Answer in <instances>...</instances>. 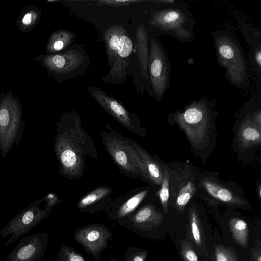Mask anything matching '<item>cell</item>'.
I'll return each mask as SVG.
<instances>
[{"mask_svg": "<svg viewBox=\"0 0 261 261\" xmlns=\"http://www.w3.org/2000/svg\"><path fill=\"white\" fill-rule=\"evenodd\" d=\"M54 150L59 174L69 180L83 177L87 157L98 159L94 142L82 127L75 110L62 113L57 122Z\"/></svg>", "mask_w": 261, "mask_h": 261, "instance_id": "cell-1", "label": "cell"}, {"mask_svg": "<svg viewBox=\"0 0 261 261\" xmlns=\"http://www.w3.org/2000/svg\"><path fill=\"white\" fill-rule=\"evenodd\" d=\"M100 136L106 150L123 174L148 180L145 168L130 138L122 136L109 124L100 132Z\"/></svg>", "mask_w": 261, "mask_h": 261, "instance_id": "cell-2", "label": "cell"}, {"mask_svg": "<svg viewBox=\"0 0 261 261\" xmlns=\"http://www.w3.org/2000/svg\"><path fill=\"white\" fill-rule=\"evenodd\" d=\"M214 39L218 62L226 69L229 80L236 86H244L248 72L246 61L239 46L226 33H216Z\"/></svg>", "mask_w": 261, "mask_h": 261, "instance_id": "cell-3", "label": "cell"}, {"mask_svg": "<svg viewBox=\"0 0 261 261\" xmlns=\"http://www.w3.org/2000/svg\"><path fill=\"white\" fill-rule=\"evenodd\" d=\"M44 63L59 82L83 75L90 64V58L84 45L74 44L60 53L47 56Z\"/></svg>", "mask_w": 261, "mask_h": 261, "instance_id": "cell-4", "label": "cell"}, {"mask_svg": "<svg viewBox=\"0 0 261 261\" xmlns=\"http://www.w3.org/2000/svg\"><path fill=\"white\" fill-rule=\"evenodd\" d=\"M212 112L205 100L194 102L175 115V120L193 145H203L207 138Z\"/></svg>", "mask_w": 261, "mask_h": 261, "instance_id": "cell-5", "label": "cell"}, {"mask_svg": "<svg viewBox=\"0 0 261 261\" xmlns=\"http://www.w3.org/2000/svg\"><path fill=\"white\" fill-rule=\"evenodd\" d=\"M24 123L18 105L5 101L0 105V154L5 158L14 144L18 146L23 138Z\"/></svg>", "mask_w": 261, "mask_h": 261, "instance_id": "cell-6", "label": "cell"}, {"mask_svg": "<svg viewBox=\"0 0 261 261\" xmlns=\"http://www.w3.org/2000/svg\"><path fill=\"white\" fill-rule=\"evenodd\" d=\"M44 199L34 201L12 218L0 230L1 237H9L5 243L7 246L36 226L52 211L46 204L44 209L39 207Z\"/></svg>", "mask_w": 261, "mask_h": 261, "instance_id": "cell-7", "label": "cell"}, {"mask_svg": "<svg viewBox=\"0 0 261 261\" xmlns=\"http://www.w3.org/2000/svg\"><path fill=\"white\" fill-rule=\"evenodd\" d=\"M190 20V17L181 9L170 8L152 12L149 23L163 33L184 42L192 38L191 29L188 27Z\"/></svg>", "mask_w": 261, "mask_h": 261, "instance_id": "cell-8", "label": "cell"}, {"mask_svg": "<svg viewBox=\"0 0 261 261\" xmlns=\"http://www.w3.org/2000/svg\"><path fill=\"white\" fill-rule=\"evenodd\" d=\"M148 72L155 97L160 100L169 85L170 67L165 52L154 36L150 38Z\"/></svg>", "mask_w": 261, "mask_h": 261, "instance_id": "cell-9", "label": "cell"}, {"mask_svg": "<svg viewBox=\"0 0 261 261\" xmlns=\"http://www.w3.org/2000/svg\"><path fill=\"white\" fill-rule=\"evenodd\" d=\"M90 95L97 103L121 125L132 133L144 137V128L135 113L130 112L120 102L109 95L100 88L90 86L87 88Z\"/></svg>", "mask_w": 261, "mask_h": 261, "instance_id": "cell-10", "label": "cell"}, {"mask_svg": "<svg viewBox=\"0 0 261 261\" xmlns=\"http://www.w3.org/2000/svg\"><path fill=\"white\" fill-rule=\"evenodd\" d=\"M46 233L23 237L6 257V261H41L48 242Z\"/></svg>", "mask_w": 261, "mask_h": 261, "instance_id": "cell-11", "label": "cell"}, {"mask_svg": "<svg viewBox=\"0 0 261 261\" xmlns=\"http://www.w3.org/2000/svg\"><path fill=\"white\" fill-rule=\"evenodd\" d=\"M133 49V42L126 30L120 37L115 59L108 73L102 77L103 82L116 84L125 82Z\"/></svg>", "mask_w": 261, "mask_h": 261, "instance_id": "cell-12", "label": "cell"}, {"mask_svg": "<svg viewBox=\"0 0 261 261\" xmlns=\"http://www.w3.org/2000/svg\"><path fill=\"white\" fill-rule=\"evenodd\" d=\"M75 238L89 252L96 255L106 247L110 234L101 226L93 225L81 229Z\"/></svg>", "mask_w": 261, "mask_h": 261, "instance_id": "cell-13", "label": "cell"}, {"mask_svg": "<svg viewBox=\"0 0 261 261\" xmlns=\"http://www.w3.org/2000/svg\"><path fill=\"white\" fill-rule=\"evenodd\" d=\"M201 185L207 193L218 201L225 204L240 206L245 205L244 200L231 189L211 179H204Z\"/></svg>", "mask_w": 261, "mask_h": 261, "instance_id": "cell-14", "label": "cell"}, {"mask_svg": "<svg viewBox=\"0 0 261 261\" xmlns=\"http://www.w3.org/2000/svg\"><path fill=\"white\" fill-rule=\"evenodd\" d=\"M196 191V187L193 177L188 173L179 178V181L172 190V196L175 207L179 212L184 210L186 205Z\"/></svg>", "mask_w": 261, "mask_h": 261, "instance_id": "cell-15", "label": "cell"}, {"mask_svg": "<svg viewBox=\"0 0 261 261\" xmlns=\"http://www.w3.org/2000/svg\"><path fill=\"white\" fill-rule=\"evenodd\" d=\"M134 225L145 230L150 231L159 227L163 221V214L155 207L147 204L130 217Z\"/></svg>", "mask_w": 261, "mask_h": 261, "instance_id": "cell-16", "label": "cell"}, {"mask_svg": "<svg viewBox=\"0 0 261 261\" xmlns=\"http://www.w3.org/2000/svg\"><path fill=\"white\" fill-rule=\"evenodd\" d=\"M147 188H137L121 195L115 201L119 202L116 215L118 218L124 217L135 210L147 196Z\"/></svg>", "mask_w": 261, "mask_h": 261, "instance_id": "cell-17", "label": "cell"}, {"mask_svg": "<svg viewBox=\"0 0 261 261\" xmlns=\"http://www.w3.org/2000/svg\"><path fill=\"white\" fill-rule=\"evenodd\" d=\"M148 37L143 23L138 25L135 34L134 45L141 75L145 80L148 78Z\"/></svg>", "mask_w": 261, "mask_h": 261, "instance_id": "cell-18", "label": "cell"}, {"mask_svg": "<svg viewBox=\"0 0 261 261\" xmlns=\"http://www.w3.org/2000/svg\"><path fill=\"white\" fill-rule=\"evenodd\" d=\"M130 142L144 164L148 181L158 186H161L163 180L164 172L160 164L142 147L131 138Z\"/></svg>", "mask_w": 261, "mask_h": 261, "instance_id": "cell-19", "label": "cell"}, {"mask_svg": "<svg viewBox=\"0 0 261 261\" xmlns=\"http://www.w3.org/2000/svg\"><path fill=\"white\" fill-rule=\"evenodd\" d=\"M125 31L123 25L118 24L111 25L103 32L106 55L110 66L115 59L120 37Z\"/></svg>", "mask_w": 261, "mask_h": 261, "instance_id": "cell-20", "label": "cell"}, {"mask_svg": "<svg viewBox=\"0 0 261 261\" xmlns=\"http://www.w3.org/2000/svg\"><path fill=\"white\" fill-rule=\"evenodd\" d=\"M260 128L250 119H245L239 130L238 138L241 144L244 147L259 144L261 140Z\"/></svg>", "mask_w": 261, "mask_h": 261, "instance_id": "cell-21", "label": "cell"}, {"mask_svg": "<svg viewBox=\"0 0 261 261\" xmlns=\"http://www.w3.org/2000/svg\"><path fill=\"white\" fill-rule=\"evenodd\" d=\"M75 34L69 30L60 29L55 32L51 36L48 49L50 52H58L66 50L74 41Z\"/></svg>", "mask_w": 261, "mask_h": 261, "instance_id": "cell-22", "label": "cell"}, {"mask_svg": "<svg viewBox=\"0 0 261 261\" xmlns=\"http://www.w3.org/2000/svg\"><path fill=\"white\" fill-rule=\"evenodd\" d=\"M113 191V189L109 186H99L83 195L78 201L77 207L79 209L86 208L108 198Z\"/></svg>", "mask_w": 261, "mask_h": 261, "instance_id": "cell-23", "label": "cell"}, {"mask_svg": "<svg viewBox=\"0 0 261 261\" xmlns=\"http://www.w3.org/2000/svg\"><path fill=\"white\" fill-rule=\"evenodd\" d=\"M229 227L235 241L243 248H246L249 230L246 222L241 219L233 218L229 221Z\"/></svg>", "mask_w": 261, "mask_h": 261, "instance_id": "cell-24", "label": "cell"}, {"mask_svg": "<svg viewBox=\"0 0 261 261\" xmlns=\"http://www.w3.org/2000/svg\"><path fill=\"white\" fill-rule=\"evenodd\" d=\"M189 218L193 239L195 244L200 246L202 243V229L199 217L195 208H190Z\"/></svg>", "mask_w": 261, "mask_h": 261, "instance_id": "cell-25", "label": "cell"}, {"mask_svg": "<svg viewBox=\"0 0 261 261\" xmlns=\"http://www.w3.org/2000/svg\"><path fill=\"white\" fill-rule=\"evenodd\" d=\"M170 176L168 170H164L163 180L160 190L157 192L164 212L168 213V201L170 195Z\"/></svg>", "mask_w": 261, "mask_h": 261, "instance_id": "cell-26", "label": "cell"}, {"mask_svg": "<svg viewBox=\"0 0 261 261\" xmlns=\"http://www.w3.org/2000/svg\"><path fill=\"white\" fill-rule=\"evenodd\" d=\"M232 249L222 245L216 246L214 253L215 261H239Z\"/></svg>", "mask_w": 261, "mask_h": 261, "instance_id": "cell-27", "label": "cell"}, {"mask_svg": "<svg viewBox=\"0 0 261 261\" xmlns=\"http://www.w3.org/2000/svg\"><path fill=\"white\" fill-rule=\"evenodd\" d=\"M181 253L184 261H198L192 246L186 240L181 242Z\"/></svg>", "mask_w": 261, "mask_h": 261, "instance_id": "cell-28", "label": "cell"}, {"mask_svg": "<svg viewBox=\"0 0 261 261\" xmlns=\"http://www.w3.org/2000/svg\"><path fill=\"white\" fill-rule=\"evenodd\" d=\"M58 258L63 261H85L84 258L72 248L65 246L61 249Z\"/></svg>", "mask_w": 261, "mask_h": 261, "instance_id": "cell-29", "label": "cell"}, {"mask_svg": "<svg viewBox=\"0 0 261 261\" xmlns=\"http://www.w3.org/2000/svg\"><path fill=\"white\" fill-rule=\"evenodd\" d=\"M141 1L127 0V1H114V0H102L97 1V5L98 6L103 5L114 7H121L128 6L133 3L141 2Z\"/></svg>", "mask_w": 261, "mask_h": 261, "instance_id": "cell-30", "label": "cell"}, {"mask_svg": "<svg viewBox=\"0 0 261 261\" xmlns=\"http://www.w3.org/2000/svg\"><path fill=\"white\" fill-rule=\"evenodd\" d=\"M44 198L46 202L45 204L49 207L52 208L60 201L58 198L57 196L53 193L47 194L44 197Z\"/></svg>", "mask_w": 261, "mask_h": 261, "instance_id": "cell-31", "label": "cell"}, {"mask_svg": "<svg viewBox=\"0 0 261 261\" xmlns=\"http://www.w3.org/2000/svg\"><path fill=\"white\" fill-rule=\"evenodd\" d=\"M146 255V252H138L132 256L129 261H145Z\"/></svg>", "mask_w": 261, "mask_h": 261, "instance_id": "cell-32", "label": "cell"}, {"mask_svg": "<svg viewBox=\"0 0 261 261\" xmlns=\"http://www.w3.org/2000/svg\"><path fill=\"white\" fill-rule=\"evenodd\" d=\"M254 60L256 62L257 66L258 67L259 70H260V65H261V50H260V46H259L258 48L256 50L254 54Z\"/></svg>", "mask_w": 261, "mask_h": 261, "instance_id": "cell-33", "label": "cell"}, {"mask_svg": "<svg viewBox=\"0 0 261 261\" xmlns=\"http://www.w3.org/2000/svg\"><path fill=\"white\" fill-rule=\"evenodd\" d=\"M253 122L258 127H260L261 124V113L260 111H256L253 116Z\"/></svg>", "mask_w": 261, "mask_h": 261, "instance_id": "cell-34", "label": "cell"}, {"mask_svg": "<svg viewBox=\"0 0 261 261\" xmlns=\"http://www.w3.org/2000/svg\"><path fill=\"white\" fill-rule=\"evenodd\" d=\"M32 21V14L27 13L22 19V23L24 25H29Z\"/></svg>", "mask_w": 261, "mask_h": 261, "instance_id": "cell-35", "label": "cell"}, {"mask_svg": "<svg viewBox=\"0 0 261 261\" xmlns=\"http://www.w3.org/2000/svg\"><path fill=\"white\" fill-rule=\"evenodd\" d=\"M253 257L254 261H261L260 249H259L258 251L256 252Z\"/></svg>", "mask_w": 261, "mask_h": 261, "instance_id": "cell-36", "label": "cell"}, {"mask_svg": "<svg viewBox=\"0 0 261 261\" xmlns=\"http://www.w3.org/2000/svg\"><path fill=\"white\" fill-rule=\"evenodd\" d=\"M257 192H258V195L259 198H260L261 197V187H260V184L259 185L258 188L257 189Z\"/></svg>", "mask_w": 261, "mask_h": 261, "instance_id": "cell-37", "label": "cell"}, {"mask_svg": "<svg viewBox=\"0 0 261 261\" xmlns=\"http://www.w3.org/2000/svg\"><path fill=\"white\" fill-rule=\"evenodd\" d=\"M111 261H116L114 258L112 259Z\"/></svg>", "mask_w": 261, "mask_h": 261, "instance_id": "cell-38", "label": "cell"}]
</instances>
